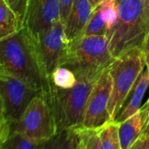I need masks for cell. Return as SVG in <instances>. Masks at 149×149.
Listing matches in <instances>:
<instances>
[{"label": "cell", "mask_w": 149, "mask_h": 149, "mask_svg": "<svg viewBox=\"0 0 149 149\" xmlns=\"http://www.w3.org/2000/svg\"><path fill=\"white\" fill-rule=\"evenodd\" d=\"M0 69L42 93L50 89L51 81L42 70L35 40L26 27L11 37L0 40Z\"/></svg>", "instance_id": "6da1fadb"}, {"label": "cell", "mask_w": 149, "mask_h": 149, "mask_svg": "<svg viewBox=\"0 0 149 149\" xmlns=\"http://www.w3.org/2000/svg\"><path fill=\"white\" fill-rule=\"evenodd\" d=\"M100 76L79 78L69 89H61L51 83L48 92L43 94L53 111L58 132L82 126L89 97Z\"/></svg>", "instance_id": "7a4b0ae2"}, {"label": "cell", "mask_w": 149, "mask_h": 149, "mask_svg": "<svg viewBox=\"0 0 149 149\" xmlns=\"http://www.w3.org/2000/svg\"><path fill=\"white\" fill-rule=\"evenodd\" d=\"M114 60L106 35L81 36L70 42L60 66L70 69L79 79L100 76Z\"/></svg>", "instance_id": "3957f363"}, {"label": "cell", "mask_w": 149, "mask_h": 149, "mask_svg": "<svg viewBox=\"0 0 149 149\" xmlns=\"http://www.w3.org/2000/svg\"><path fill=\"white\" fill-rule=\"evenodd\" d=\"M118 19L107 33L110 50L118 58L136 48H143L147 33L144 24V0H117Z\"/></svg>", "instance_id": "277c9868"}, {"label": "cell", "mask_w": 149, "mask_h": 149, "mask_svg": "<svg viewBox=\"0 0 149 149\" xmlns=\"http://www.w3.org/2000/svg\"><path fill=\"white\" fill-rule=\"evenodd\" d=\"M146 68V57L141 48H136L116 58L109 67L112 91L108 106L111 119L116 120L141 73Z\"/></svg>", "instance_id": "5b68a950"}, {"label": "cell", "mask_w": 149, "mask_h": 149, "mask_svg": "<svg viewBox=\"0 0 149 149\" xmlns=\"http://www.w3.org/2000/svg\"><path fill=\"white\" fill-rule=\"evenodd\" d=\"M11 132H19L40 143L58 132L51 107L42 92L33 98L20 118L11 124Z\"/></svg>", "instance_id": "8992f818"}, {"label": "cell", "mask_w": 149, "mask_h": 149, "mask_svg": "<svg viewBox=\"0 0 149 149\" xmlns=\"http://www.w3.org/2000/svg\"><path fill=\"white\" fill-rule=\"evenodd\" d=\"M34 40L42 70L50 80L52 73L60 67L70 44L63 24L61 20L55 22Z\"/></svg>", "instance_id": "52a82bcc"}, {"label": "cell", "mask_w": 149, "mask_h": 149, "mask_svg": "<svg viewBox=\"0 0 149 149\" xmlns=\"http://www.w3.org/2000/svg\"><path fill=\"white\" fill-rule=\"evenodd\" d=\"M112 91V78L109 68L95 83L89 97L81 127L98 130L111 119L108 106Z\"/></svg>", "instance_id": "ba28073f"}, {"label": "cell", "mask_w": 149, "mask_h": 149, "mask_svg": "<svg viewBox=\"0 0 149 149\" xmlns=\"http://www.w3.org/2000/svg\"><path fill=\"white\" fill-rule=\"evenodd\" d=\"M40 92L13 74L0 69V95L11 124L20 118L33 98Z\"/></svg>", "instance_id": "9c48e42d"}, {"label": "cell", "mask_w": 149, "mask_h": 149, "mask_svg": "<svg viewBox=\"0 0 149 149\" xmlns=\"http://www.w3.org/2000/svg\"><path fill=\"white\" fill-rule=\"evenodd\" d=\"M59 20V0H28L23 27H26L33 38H37Z\"/></svg>", "instance_id": "30bf717a"}, {"label": "cell", "mask_w": 149, "mask_h": 149, "mask_svg": "<svg viewBox=\"0 0 149 149\" xmlns=\"http://www.w3.org/2000/svg\"><path fill=\"white\" fill-rule=\"evenodd\" d=\"M149 126V101L147 100L139 111L119 123V137L122 149H129L144 133L148 132Z\"/></svg>", "instance_id": "8fae6325"}, {"label": "cell", "mask_w": 149, "mask_h": 149, "mask_svg": "<svg viewBox=\"0 0 149 149\" xmlns=\"http://www.w3.org/2000/svg\"><path fill=\"white\" fill-rule=\"evenodd\" d=\"M93 9L88 0H74L70 13L64 23V31L69 42L82 36Z\"/></svg>", "instance_id": "7c38bea8"}, {"label": "cell", "mask_w": 149, "mask_h": 149, "mask_svg": "<svg viewBox=\"0 0 149 149\" xmlns=\"http://www.w3.org/2000/svg\"><path fill=\"white\" fill-rule=\"evenodd\" d=\"M149 87V73L147 68L141 73L136 84H134L131 93L129 94L123 108L116 118L118 123L127 119L141 108L142 100Z\"/></svg>", "instance_id": "4fadbf2b"}, {"label": "cell", "mask_w": 149, "mask_h": 149, "mask_svg": "<svg viewBox=\"0 0 149 149\" xmlns=\"http://www.w3.org/2000/svg\"><path fill=\"white\" fill-rule=\"evenodd\" d=\"M78 131L67 129L58 132L52 138L40 143L38 149H77Z\"/></svg>", "instance_id": "5bb4252c"}, {"label": "cell", "mask_w": 149, "mask_h": 149, "mask_svg": "<svg viewBox=\"0 0 149 149\" xmlns=\"http://www.w3.org/2000/svg\"><path fill=\"white\" fill-rule=\"evenodd\" d=\"M23 26L6 0H0V40L17 33Z\"/></svg>", "instance_id": "9a60e30c"}, {"label": "cell", "mask_w": 149, "mask_h": 149, "mask_svg": "<svg viewBox=\"0 0 149 149\" xmlns=\"http://www.w3.org/2000/svg\"><path fill=\"white\" fill-rule=\"evenodd\" d=\"M118 128L119 123L113 120L108 122L105 125L98 129L104 149H122Z\"/></svg>", "instance_id": "2e32d148"}, {"label": "cell", "mask_w": 149, "mask_h": 149, "mask_svg": "<svg viewBox=\"0 0 149 149\" xmlns=\"http://www.w3.org/2000/svg\"><path fill=\"white\" fill-rule=\"evenodd\" d=\"M77 131L79 135L77 149H104L98 130L79 127Z\"/></svg>", "instance_id": "e0dca14e"}, {"label": "cell", "mask_w": 149, "mask_h": 149, "mask_svg": "<svg viewBox=\"0 0 149 149\" xmlns=\"http://www.w3.org/2000/svg\"><path fill=\"white\" fill-rule=\"evenodd\" d=\"M40 143L19 132H11L9 137L0 144L1 149H38Z\"/></svg>", "instance_id": "ac0fdd59"}, {"label": "cell", "mask_w": 149, "mask_h": 149, "mask_svg": "<svg viewBox=\"0 0 149 149\" xmlns=\"http://www.w3.org/2000/svg\"><path fill=\"white\" fill-rule=\"evenodd\" d=\"M51 83L61 89H69L77 83V78L70 69L65 67L56 68L50 77Z\"/></svg>", "instance_id": "d6986e66"}, {"label": "cell", "mask_w": 149, "mask_h": 149, "mask_svg": "<svg viewBox=\"0 0 149 149\" xmlns=\"http://www.w3.org/2000/svg\"><path fill=\"white\" fill-rule=\"evenodd\" d=\"M107 33L108 29L101 17L98 7H97L93 10L92 15L84 28L82 36H107Z\"/></svg>", "instance_id": "ffe728a7"}, {"label": "cell", "mask_w": 149, "mask_h": 149, "mask_svg": "<svg viewBox=\"0 0 149 149\" xmlns=\"http://www.w3.org/2000/svg\"><path fill=\"white\" fill-rule=\"evenodd\" d=\"M97 7L109 33L115 26L118 19L117 0H102Z\"/></svg>", "instance_id": "44dd1931"}, {"label": "cell", "mask_w": 149, "mask_h": 149, "mask_svg": "<svg viewBox=\"0 0 149 149\" xmlns=\"http://www.w3.org/2000/svg\"><path fill=\"white\" fill-rule=\"evenodd\" d=\"M11 134V122L7 117L5 103L0 95V144L4 142Z\"/></svg>", "instance_id": "7402d4cb"}, {"label": "cell", "mask_w": 149, "mask_h": 149, "mask_svg": "<svg viewBox=\"0 0 149 149\" xmlns=\"http://www.w3.org/2000/svg\"><path fill=\"white\" fill-rule=\"evenodd\" d=\"M6 1L17 14L21 25L24 26V19H25L28 0H6Z\"/></svg>", "instance_id": "603a6c76"}, {"label": "cell", "mask_w": 149, "mask_h": 149, "mask_svg": "<svg viewBox=\"0 0 149 149\" xmlns=\"http://www.w3.org/2000/svg\"><path fill=\"white\" fill-rule=\"evenodd\" d=\"M74 0H59L60 3V12H61V22L64 25L67 18L70 13L72 6Z\"/></svg>", "instance_id": "cb8c5ba5"}, {"label": "cell", "mask_w": 149, "mask_h": 149, "mask_svg": "<svg viewBox=\"0 0 149 149\" xmlns=\"http://www.w3.org/2000/svg\"><path fill=\"white\" fill-rule=\"evenodd\" d=\"M129 149H149V132L144 133Z\"/></svg>", "instance_id": "d4e9b609"}, {"label": "cell", "mask_w": 149, "mask_h": 149, "mask_svg": "<svg viewBox=\"0 0 149 149\" xmlns=\"http://www.w3.org/2000/svg\"><path fill=\"white\" fill-rule=\"evenodd\" d=\"M144 24L146 33L149 32V0H144Z\"/></svg>", "instance_id": "484cf974"}, {"label": "cell", "mask_w": 149, "mask_h": 149, "mask_svg": "<svg viewBox=\"0 0 149 149\" xmlns=\"http://www.w3.org/2000/svg\"><path fill=\"white\" fill-rule=\"evenodd\" d=\"M142 50L145 53V55L146 57V60L149 59V32H148V33L146 35V40H145V43H144V46H143Z\"/></svg>", "instance_id": "4316f807"}, {"label": "cell", "mask_w": 149, "mask_h": 149, "mask_svg": "<svg viewBox=\"0 0 149 149\" xmlns=\"http://www.w3.org/2000/svg\"><path fill=\"white\" fill-rule=\"evenodd\" d=\"M88 1H89V3L91 5V8L93 10H95L99 6V4L102 2V0H88Z\"/></svg>", "instance_id": "83f0119b"}, {"label": "cell", "mask_w": 149, "mask_h": 149, "mask_svg": "<svg viewBox=\"0 0 149 149\" xmlns=\"http://www.w3.org/2000/svg\"><path fill=\"white\" fill-rule=\"evenodd\" d=\"M146 68L148 69V73H149V59L146 60ZM148 101H149V98H148Z\"/></svg>", "instance_id": "f1b7e54d"}, {"label": "cell", "mask_w": 149, "mask_h": 149, "mask_svg": "<svg viewBox=\"0 0 149 149\" xmlns=\"http://www.w3.org/2000/svg\"><path fill=\"white\" fill-rule=\"evenodd\" d=\"M148 132H149V126H148Z\"/></svg>", "instance_id": "f546056e"}, {"label": "cell", "mask_w": 149, "mask_h": 149, "mask_svg": "<svg viewBox=\"0 0 149 149\" xmlns=\"http://www.w3.org/2000/svg\"><path fill=\"white\" fill-rule=\"evenodd\" d=\"M0 149H1V146H0Z\"/></svg>", "instance_id": "4dcf8cb0"}]
</instances>
